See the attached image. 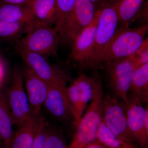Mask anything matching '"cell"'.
<instances>
[{
  "label": "cell",
  "instance_id": "cell-1",
  "mask_svg": "<svg viewBox=\"0 0 148 148\" xmlns=\"http://www.w3.org/2000/svg\"><path fill=\"white\" fill-rule=\"evenodd\" d=\"M148 29V24L134 28L119 27L110 42L95 60L92 68L101 67L108 61L133 55L143 45Z\"/></svg>",
  "mask_w": 148,
  "mask_h": 148
},
{
  "label": "cell",
  "instance_id": "cell-2",
  "mask_svg": "<svg viewBox=\"0 0 148 148\" xmlns=\"http://www.w3.org/2000/svg\"><path fill=\"white\" fill-rule=\"evenodd\" d=\"M103 97L102 82L98 84L90 103L76 126V131L68 148H85L97 140L101 122V106Z\"/></svg>",
  "mask_w": 148,
  "mask_h": 148
},
{
  "label": "cell",
  "instance_id": "cell-3",
  "mask_svg": "<svg viewBox=\"0 0 148 148\" xmlns=\"http://www.w3.org/2000/svg\"><path fill=\"white\" fill-rule=\"evenodd\" d=\"M25 34L16 41L15 47L45 56H56L60 39L52 27L36 20L28 26Z\"/></svg>",
  "mask_w": 148,
  "mask_h": 148
},
{
  "label": "cell",
  "instance_id": "cell-4",
  "mask_svg": "<svg viewBox=\"0 0 148 148\" xmlns=\"http://www.w3.org/2000/svg\"><path fill=\"white\" fill-rule=\"evenodd\" d=\"M101 66L104 67L112 95L119 99L124 106L127 105L131 76L134 70L140 66L133 55L108 61Z\"/></svg>",
  "mask_w": 148,
  "mask_h": 148
},
{
  "label": "cell",
  "instance_id": "cell-5",
  "mask_svg": "<svg viewBox=\"0 0 148 148\" xmlns=\"http://www.w3.org/2000/svg\"><path fill=\"white\" fill-rule=\"evenodd\" d=\"M118 1L108 0L100 8L101 12L88 68H92L96 58L110 42L119 28Z\"/></svg>",
  "mask_w": 148,
  "mask_h": 148
},
{
  "label": "cell",
  "instance_id": "cell-6",
  "mask_svg": "<svg viewBox=\"0 0 148 148\" xmlns=\"http://www.w3.org/2000/svg\"><path fill=\"white\" fill-rule=\"evenodd\" d=\"M16 52L24 61L25 65L48 84L66 88L71 81L70 73L60 66L51 64L46 56L15 47Z\"/></svg>",
  "mask_w": 148,
  "mask_h": 148
},
{
  "label": "cell",
  "instance_id": "cell-7",
  "mask_svg": "<svg viewBox=\"0 0 148 148\" xmlns=\"http://www.w3.org/2000/svg\"><path fill=\"white\" fill-rule=\"evenodd\" d=\"M66 89L67 97L73 110L76 125L83 115L88 102L91 101L96 87L101 82L97 74L88 76L80 74L70 82Z\"/></svg>",
  "mask_w": 148,
  "mask_h": 148
},
{
  "label": "cell",
  "instance_id": "cell-8",
  "mask_svg": "<svg viewBox=\"0 0 148 148\" xmlns=\"http://www.w3.org/2000/svg\"><path fill=\"white\" fill-rule=\"evenodd\" d=\"M97 10L90 0H77L60 35V43L71 45L93 21Z\"/></svg>",
  "mask_w": 148,
  "mask_h": 148
},
{
  "label": "cell",
  "instance_id": "cell-9",
  "mask_svg": "<svg viewBox=\"0 0 148 148\" xmlns=\"http://www.w3.org/2000/svg\"><path fill=\"white\" fill-rule=\"evenodd\" d=\"M4 92L10 109L13 125L18 127L32 116L24 87L22 69L18 68L14 69L10 86Z\"/></svg>",
  "mask_w": 148,
  "mask_h": 148
},
{
  "label": "cell",
  "instance_id": "cell-10",
  "mask_svg": "<svg viewBox=\"0 0 148 148\" xmlns=\"http://www.w3.org/2000/svg\"><path fill=\"white\" fill-rule=\"evenodd\" d=\"M101 121L115 134L135 143L127 126L124 105L112 95H103Z\"/></svg>",
  "mask_w": 148,
  "mask_h": 148
},
{
  "label": "cell",
  "instance_id": "cell-11",
  "mask_svg": "<svg viewBox=\"0 0 148 148\" xmlns=\"http://www.w3.org/2000/svg\"><path fill=\"white\" fill-rule=\"evenodd\" d=\"M48 84V91L43 106L56 120L63 124H73L76 126L73 110L67 97V87Z\"/></svg>",
  "mask_w": 148,
  "mask_h": 148
},
{
  "label": "cell",
  "instance_id": "cell-12",
  "mask_svg": "<svg viewBox=\"0 0 148 148\" xmlns=\"http://www.w3.org/2000/svg\"><path fill=\"white\" fill-rule=\"evenodd\" d=\"M125 106L127 126L135 143L141 148H148V132L144 124L145 108L140 101L128 95Z\"/></svg>",
  "mask_w": 148,
  "mask_h": 148
},
{
  "label": "cell",
  "instance_id": "cell-13",
  "mask_svg": "<svg viewBox=\"0 0 148 148\" xmlns=\"http://www.w3.org/2000/svg\"><path fill=\"white\" fill-rule=\"evenodd\" d=\"M100 12V8L97 10L91 24L76 38L71 45V59L83 68H87L89 65Z\"/></svg>",
  "mask_w": 148,
  "mask_h": 148
},
{
  "label": "cell",
  "instance_id": "cell-14",
  "mask_svg": "<svg viewBox=\"0 0 148 148\" xmlns=\"http://www.w3.org/2000/svg\"><path fill=\"white\" fill-rule=\"evenodd\" d=\"M22 71L31 115L38 114H40L47 95L48 84L38 76L25 64Z\"/></svg>",
  "mask_w": 148,
  "mask_h": 148
},
{
  "label": "cell",
  "instance_id": "cell-15",
  "mask_svg": "<svg viewBox=\"0 0 148 148\" xmlns=\"http://www.w3.org/2000/svg\"><path fill=\"white\" fill-rule=\"evenodd\" d=\"M41 114L32 115L14 133L10 148H32Z\"/></svg>",
  "mask_w": 148,
  "mask_h": 148
},
{
  "label": "cell",
  "instance_id": "cell-16",
  "mask_svg": "<svg viewBox=\"0 0 148 148\" xmlns=\"http://www.w3.org/2000/svg\"><path fill=\"white\" fill-rule=\"evenodd\" d=\"M0 20L31 25L36 19L33 16L29 4L0 3Z\"/></svg>",
  "mask_w": 148,
  "mask_h": 148
},
{
  "label": "cell",
  "instance_id": "cell-17",
  "mask_svg": "<svg viewBox=\"0 0 148 148\" xmlns=\"http://www.w3.org/2000/svg\"><path fill=\"white\" fill-rule=\"evenodd\" d=\"M128 95L143 104L148 101V63L137 67L131 76Z\"/></svg>",
  "mask_w": 148,
  "mask_h": 148
},
{
  "label": "cell",
  "instance_id": "cell-18",
  "mask_svg": "<svg viewBox=\"0 0 148 148\" xmlns=\"http://www.w3.org/2000/svg\"><path fill=\"white\" fill-rule=\"evenodd\" d=\"M29 5L35 19L49 27L55 25L57 18L55 0H31Z\"/></svg>",
  "mask_w": 148,
  "mask_h": 148
},
{
  "label": "cell",
  "instance_id": "cell-19",
  "mask_svg": "<svg viewBox=\"0 0 148 148\" xmlns=\"http://www.w3.org/2000/svg\"><path fill=\"white\" fill-rule=\"evenodd\" d=\"M10 109L5 93L0 90V137L4 148H10L14 133Z\"/></svg>",
  "mask_w": 148,
  "mask_h": 148
},
{
  "label": "cell",
  "instance_id": "cell-20",
  "mask_svg": "<svg viewBox=\"0 0 148 148\" xmlns=\"http://www.w3.org/2000/svg\"><path fill=\"white\" fill-rule=\"evenodd\" d=\"M97 140L109 148H141L136 143L114 133L102 121L97 134Z\"/></svg>",
  "mask_w": 148,
  "mask_h": 148
},
{
  "label": "cell",
  "instance_id": "cell-21",
  "mask_svg": "<svg viewBox=\"0 0 148 148\" xmlns=\"http://www.w3.org/2000/svg\"><path fill=\"white\" fill-rule=\"evenodd\" d=\"M145 0H119L118 13L119 27H128L144 4Z\"/></svg>",
  "mask_w": 148,
  "mask_h": 148
},
{
  "label": "cell",
  "instance_id": "cell-22",
  "mask_svg": "<svg viewBox=\"0 0 148 148\" xmlns=\"http://www.w3.org/2000/svg\"><path fill=\"white\" fill-rule=\"evenodd\" d=\"M55 1L57 8V18L53 29L60 36L64 23L73 10L77 0H55Z\"/></svg>",
  "mask_w": 148,
  "mask_h": 148
},
{
  "label": "cell",
  "instance_id": "cell-23",
  "mask_svg": "<svg viewBox=\"0 0 148 148\" xmlns=\"http://www.w3.org/2000/svg\"><path fill=\"white\" fill-rule=\"evenodd\" d=\"M29 25L15 23L0 20V38L7 39H19V36L26 33Z\"/></svg>",
  "mask_w": 148,
  "mask_h": 148
},
{
  "label": "cell",
  "instance_id": "cell-24",
  "mask_svg": "<svg viewBox=\"0 0 148 148\" xmlns=\"http://www.w3.org/2000/svg\"><path fill=\"white\" fill-rule=\"evenodd\" d=\"M45 148H68L63 132L47 122Z\"/></svg>",
  "mask_w": 148,
  "mask_h": 148
},
{
  "label": "cell",
  "instance_id": "cell-25",
  "mask_svg": "<svg viewBox=\"0 0 148 148\" xmlns=\"http://www.w3.org/2000/svg\"><path fill=\"white\" fill-rule=\"evenodd\" d=\"M47 121L41 116L32 148H45Z\"/></svg>",
  "mask_w": 148,
  "mask_h": 148
},
{
  "label": "cell",
  "instance_id": "cell-26",
  "mask_svg": "<svg viewBox=\"0 0 148 148\" xmlns=\"http://www.w3.org/2000/svg\"><path fill=\"white\" fill-rule=\"evenodd\" d=\"M148 38L133 56L140 66L148 63Z\"/></svg>",
  "mask_w": 148,
  "mask_h": 148
},
{
  "label": "cell",
  "instance_id": "cell-27",
  "mask_svg": "<svg viewBox=\"0 0 148 148\" xmlns=\"http://www.w3.org/2000/svg\"><path fill=\"white\" fill-rule=\"evenodd\" d=\"M31 0H0V3L11 4H29Z\"/></svg>",
  "mask_w": 148,
  "mask_h": 148
},
{
  "label": "cell",
  "instance_id": "cell-28",
  "mask_svg": "<svg viewBox=\"0 0 148 148\" xmlns=\"http://www.w3.org/2000/svg\"><path fill=\"white\" fill-rule=\"evenodd\" d=\"M85 148H109L106 147L98 140H96L88 145Z\"/></svg>",
  "mask_w": 148,
  "mask_h": 148
},
{
  "label": "cell",
  "instance_id": "cell-29",
  "mask_svg": "<svg viewBox=\"0 0 148 148\" xmlns=\"http://www.w3.org/2000/svg\"><path fill=\"white\" fill-rule=\"evenodd\" d=\"M94 5L96 9L98 10L102 7L108 0H90Z\"/></svg>",
  "mask_w": 148,
  "mask_h": 148
},
{
  "label": "cell",
  "instance_id": "cell-30",
  "mask_svg": "<svg viewBox=\"0 0 148 148\" xmlns=\"http://www.w3.org/2000/svg\"><path fill=\"white\" fill-rule=\"evenodd\" d=\"M0 148H4L2 140L1 138V137H0Z\"/></svg>",
  "mask_w": 148,
  "mask_h": 148
}]
</instances>
